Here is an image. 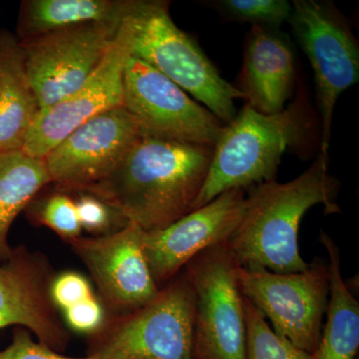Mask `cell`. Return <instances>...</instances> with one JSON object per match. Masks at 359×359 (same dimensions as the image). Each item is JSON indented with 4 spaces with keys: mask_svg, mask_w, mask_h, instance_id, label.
Listing matches in <instances>:
<instances>
[{
    "mask_svg": "<svg viewBox=\"0 0 359 359\" xmlns=\"http://www.w3.org/2000/svg\"><path fill=\"white\" fill-rule=\"evenodd\" d=\"M212 150L142 136L114 172L80 192L101 198L144 231L162 230L194 211Z\"/></svg>",
    "mask_w": 359,
    "mask_h": 359,
    "instance_id": "6da1fadb",
    "label": "cell"
},
{
    "mask_svg": "<svg viewBox=\"0 0 359 359\" xmlns=\"http://www.w3.org/2000/svg\"><path fill=\"white\" fill-rule=\"evenodd\" d=\"M339 182L328 172V156L316 160L287 183L275 180L255 186L247 196L244 217L226 243L238 266L276 273H301L309 268L299 252V224L314 205L339 212Z\"/></svg>",
    "mask_w": 359,
    "mask_h": 359,
    "instance_id": "7a4b0ae2",
    "label": "cell"
},
{
    "mask_svg": "<svg viewBox=\"0 0 359 359\" xmlns=\"http://www.w3.org/2000/svg\"><path fill=\"white\" fill-rule=\"evenodd\" d=\"M308 110L302 93L276 114H263L247 104L222 128L194 210L226 191L247 190L273 181L283 153L301 144L308 134Z\"/></svg>",
    "mask_w": 359,
    "mask_h": 359,
    "instance_id": "3957f363",
    "label": "cell"
},
{
    "mask_svg": "<svg viewBox=\"0 0 359 359\" xmlns=\"http://www.w3.org/2000/svg\"><path fill=\"white\" fill-rule=\"evenodd\" d=\"M132 56L140 59L178 85L205 109L228 124L237 115L235 101L245 96L226 81L195 40L174 22L170 2L134 0Z\"/></svg>",
    "mask_w": 359,
    "mask_h": 359,
    "instance_id": "277c9868",
    "label": "cell"
},
{
    "mask_svg": "<svg viewBox=\"0 0 359 359\" xmlns=\"http://www.w3.org/2000/svg\"><path fill=\"white\" fill-rule=\"evenodd\" d=\"M195 297L185 271L147 304L120 316H106L92 335L91 359H195Z\"/></svg>",
    "mask_w": 359,
    "mask_h": 359,
    "instance_id": "5b68a950",
    "label": "cell"
},
{
    "mask_svg": "<svg viewBox=\"0 0 359 359\" xmlns=\"http://www.w3.org/2000/svg\"><path fill=\"white\" fill-rule=\"evenodd\" d=\"M238 266L224 244L204 250L186 266L195 297V359H245L247 327Z\"/></svg>",
    "mask_w": 359,
    "mask_h": 359,
    "instance_id": "8992f818",
    "label": "cell"
},
{
    "mask_svg": "<svg viewBox=\"0 0 359 359\" xmlns=\"http://www.w3.org/2000/svg\"><path fill=\"white\" fill-rule=\"evenodd\" d=\"M290 23L313 71L321 117L320 154L328 156L335 105L359 79V46L334 4L294 0Z\"/></svg>",
    "mask_w": 359,
    "mask_h": 359,
    "instance_id": "52a82bcc",
    "label": "cell"
},
{
    "mask_svg": "<svg viewBox=\"0 0 359 359\" xmlns=\"http://www.w3.org/2000/svg\"><path fill=\"white\" fill-rule=\"evenodd\" d=\"M237 280L241 294L271 321L276 334L316 353L330 294L327 264L316 262L292 273L238 266Z\"/></svg>",
    "mask_w": 359,
    "mask_h": 359,
    "instance_id": "ba28073f",
    "label": "cell"
},
{
    "mask_svg": "<svg viewBox=\"0 0 359 359\" xmlns=\"http://www.w3.org/2000/svg\"><path fill=\"white\" fill-rule=\"evenodd\" d=\"M123 84V107L143 136L214 147L224 123L152 66L132 56Z\"/></svg>",
    "mask_w": 359,
    "mask_h": 359,
    "instance_id": "9c48e42d",
    "label": "cell"
},
{
    "mask_svg": "<svg viewBox=\"0 0 359 359\" xmlns=\"http://www.w3.org/2000/svg\"><path fill=\"white\" fill-rule=\"evenodd\" d=\"M134 41L135 23L130 11L88 79L70 95L39 111L26 135L23 152L44 158L83 123L123 106L125 67L132 57Z\"/></svg>",
    "mask_w": 359,
    "mask_h": 359,
    "instance_id": "30bf717a",
    "label": "cell"
},
{
    "mask_svg": "<svg viewBox=\"0 0 359 359\" xmlns=\"http://www.w3.org/2000/svg\"><path fill=\"white\" fill-rule=\"evenodd\" d=\"M121 23H89L20 41L40 110L70 95L88 79Z\"/></svg>",
    "mask_w": 359,
    "mask_h": 359,
    "instance_id": "8fae6325",
    "label": "cell"
},
{
    "mask_svg": "<svg viewBox=\"0 0 359 359\" xmlns=\"http://www.w3.org/2000/svg\"><path fill=\"white\" fill-rule=\"evenodd\" d=\"M142 136L123 106L92 118L43 158L51 185L68 194L95 185L115 171Z\"/></svg>",
    "mask_w": 359,
    "mask_h": 359,
    "instance_id": "7c38bea8",
    "label": "cell"
},
{
    "mask_svg": "<svg viewBox=\"0 0 359 359\" xmlns=\"http://www.w3.org/2000/svg\"><path fill=\"white\" fill-rule=\"evenodd\" d=\"M144 233L129 223L108 235L67 242L95 283L108 316L130 313L159 292L144 252Z\"/></svg>",
    "mask_w": 359,
    "mask_h": 359,
    "instance_id": "4fadbf2b",
    "label": "cell"
},
{
    "mask_svg": "<svg viewBox=\"0 0 359 359\" xmlns=\"http://www.w3.org/2000/svg\"><path fill=\"white\" fill-rule=\"evenodd\" d=\"M56 273L48 257L28 248H13L0 262V330L15 325L53 351H65L69 330L51 297Z\"/></svg>",
    "mask_w": 359,
    "mask_h": 359,
    "instance_id": "5bb4252c",
    "label": "cell"
},
{
    "mask_svg": "<svg viewBox=\"0 0 359 359\" xmlns=\"http://www.w3.org/2000/svg\"><path fill=\"white\" fill-rule=\"evenodd\" d=\"M244 189L226 191L162 230L144 233V252L158 287L208 249L226 244L244 217Z\"/></svg>",
    "mask_w": 359,
    "mask_h": 359,
    "instance_id": "9a60e30c",
    "label": "cell"
},
{
    "mask_svg": "<svg viewBox=\"0 0 359 359\" xmlns=\"http://www.w3.org/2000/svg\"><path fill=\"white\" fill-rule=\"evenodd\" d=\"M294 80V54L287 39L273 28L252 26L237 87L248 105L263 114L282 112Z\"/></svg>",
    "mask_w": 359,
    "mask_h": 359,
    "instance_id": "2e32d148",
    "label": "cell"
},
{
    "mask_svg": "<svg viewBox=\"0 0 359 359\" xmlns=\"http://www.w3.org/2000/svg\"><path fill=\"white\" fill-rule=\"evenodd\" d=\"M39 111L20 41L9 33H0V153L22 150Z\"/></svg>",
    "mask_w": 359,
    "mask_h": 359,
    "instance_id": "e0dca14e",
    "label": "cell"
},
{
    "mask_svg": "<svg viewBox=\"0 0 359 359\" xmlns=\"http://www.w3.org/2000/svg\"><path fill=\"white\" fill-rule=\"evenodd\" d=\"M133 0H25L18 22V41L89 23H121Z\"/></svg>",
    "mask_w": 359,
    "mask_h": 359,
    "instance_id": "ac0fdd59",
    "label": "cell"
},
{
    "mask_svg": "<svg viewBox=\"0 0 359 359\" xmlns=\"http://www.w3.org/2000/svg\"><path fill=\"white\" fill-rule=\"evenodd\" d=\"M320 241L327 250L330 301L327 320L314 359H355L359 348V304L342 278L339 247L325 231Z\"/></svg>",
    "mask_w": 359,
    "mask_h": 359,
    "instance_id": "d6986e66",
    "label": "cell"
},
{
    "mask_svg": "<svg viewBox=\"0 0 359 359\" xmlns=\"http://www.w3.org/2000/svg\"><path fill=\"white\" fill-rule=\"evenodd\" d=\"M50 184L43 158L22 150L0 153V262L13 254L8 235L13 222Z\"/></svg>",
    "mask_w": 359,
    "mask_h": 359,
    "instance_id": "ffe728a7",
    "label": "cell"
},
{
    "mask_svg": "<svg viewBox=\"0 0 359 359\" xmlns=\"http://www.w3.org/2000/svg\"><path fill=\"white\" fill-rule=\"evenodd\" d=\"M244 308L247 327L245 359H314L313 354L302 351L276 334L263 314L245 297Z\"/></svg>",
    "mask_w": 359,
    "mask_h": 359,
    "instance_id": "44dd1931",
    "label": "cell"
},
{
    "mask_svg": "<svg viewBox=\"0 0 359 359\" xmlns=\"http://www.w3.org/2000/svg\"><path fill=\"white\" fill-rule=\"evenodd\" d=\"M25 212L33 223L50 229L66 243L81 236L76 204L71 194L54 189L42 197L37 195Z\"/></svg>",
    "mask_w": 359,
    "mask_h": 359,
    "instance_id": "7402d4cb",
    "label": "cell"
},
{
    "mask_svg": "<svg viewBox=\"0 0 359 359\" xmlns=\"http://www.w3.org/2000/svg\"><path fill=\"white\" fill-rule=\"evenodd\" d=\"M217 6L233 20L273 29L289 21L292 11L285 0H221Z\"/></svg>",
    "mask_w": 359,
    "mask_h": 359,
    "instance_id": "603a6c76",
    "label": "cell"
},
{
    "mask_svg": "<svg viewBox=\"0 0 359 359\" xmlns=\"http://www.w3.org/2000/svg\"><path fill=\"white\" fill-rule=\"evenodd\" d=\"M76 204L78 218L82 231L96 236L108 235L121 230L129 224L112 205L93 194L78 192L71 194Z\"/></svg>",
    "mask_w": 359,
    "mask_h": 359,
    "instance_id": "cb8c5ba5",
    "label": "cell"
},
{
    "mask_svg": "<svg viewBox=\"0 0 359 359\" xmlns=\"http://www.w3.org/2000/svg\"><path fill=\"white\" fill-rule=\"evenodd\" d=\"M51 297L57 309L63 311L93 297L94 294L91 285L85 276L76 271H63L54 278Z\"/></svg>",
    "mask_w": 359,
    "mask_h": 359,
    "instance_id": "d4e9b609",
    "label": "cell"
},
{
    "mask_svg": "<svg viewBox=\"0 0 359 359\" xmlns=\"http://www.w3.org/2000/svg\"><path fill=\"white\" fill-rule=\"evenodd\" d=\"M63 313L68 330L89 335L101 330L107 316L102 302L95 297L66 309Z\"/></svg>",
    "mask_w": 359,
    "mask_h": 359,
    "instance_id": "484cf974",
    "label": "cell"
},
{
    "mask_svg": "<svg viewBox=\"0 0 359 359\" xmlns=\"http://www.w3.org/2000/svg\"><path fill=\"white\" fill-rule=\"evenodd\" d=\"M0 359H91L86 358H70L62 355L32 339L30 332L23 327H15L13 330L11 344L0 351Z\"/></svg>",
    "mask_w": 359,
    "mask_h": 359,
    "instance_id": "4316f807",
    "label": "cell"
}]
</instances>
